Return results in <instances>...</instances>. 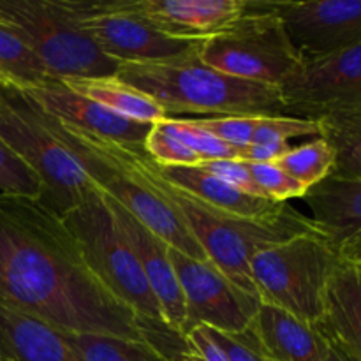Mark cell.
Wrapping results in <instances>:
<instances>
[{
    "mask_svg": "<svg viewBox=\"0 0 361 361\" xmlns=\"http://www.w3.org/2000/svg\"><path fill=\"white\" fill-rule=\"evenodd\" d=\"M159 129L168 133L180 143L185 145L189 150H192L201 161H214V159H240L242 148L231 147L224 143L208 130L201 129L190 118H166L162 122L155 123Z\"/></svg>",
    "mask_w": 361,
    "mask_h": 361,
    "instance_id": "27",
    "label": "cell"
},
{
    "mask_svg": "<svg viewBox=\"0 0 361 361\" xmlns=\"http://www.w3.org/2000/svg\"><path fill=\"white\" fill-rule=\"evenodd\" d=\"M0 21L23 39L51 80L116 76L120 63L95 46L59 0H0Z\"/></svg>",
    "mask_w": 361,
    "mask_h": 361,
    "instance_id": "7",
    "label": "cell"
},
{
    "mask_svg": "<svg viewBox=\"0 0 361 361\" xmlns=\"http://www.w3.org/2000/svg\"><path fill=\"white\" fill-rule=\"evenodd\" d=\"M168 254L185 302L183 335L201 326L228 335L249 330L259 300L231 284L210 261H196L173 247Z\"/></svg>",
    "mask_w": 361,
    "mask_h": 361,
    "instance_id": "12",
    "label": "cell"
},
{
    "mask_svg": "<svg viewBox=\"0 0 361 361\" xmlns=\"http://www.w3.org/2000/svg\"><path fill=\"white\" fill-rule=\"evenodd\" d=\"M204 330L210 335L212 341L224 351L229 361H267L261 356V353L257 351L249 331H243V334L238 335H228L210 330V328H204Z\"/></svg>",
    "mask_w": 361,
    "mask_h": 361,
    "instance_id": "34",
    "label": "cell"
},
{
    "mask_svg": "<svg viewBox=\"0 0 361 361\" xmlns=\"http://www.w3.org/2000/svg\"><path fill=\"white\" fill-rule=\"evenodd\" d=\"M324 361H345V360L342 358V356H338L335 351H331V349H328L326 356H324Z\"/></svg>",
    "mask_w": 361,
    "mask_h": 361,
    "instance_id": "36",
    "label": "cell"
},
{
    "mask_svg": "<svg viewBox=\"0 0 361 361\" xmlns=\"http://www.w3.org/2000/svg\"><path fill=\"white\" fill-rule=\"evenodd\" d=\"M200 42L161 62L120 63L115 78L154 99L166 118L286 116L277 87L214 69L201 60Z\"/></svg>",
    "mask_w": 361,
    "mask_h": 361,
    "instance_id": "3",
    "label": "cell"
},
{
    "mask_svg": "<svg viewBox=\"0 0 361 361\" xmlns=\"http://www.w3.org/2000/svg\"><path fill=\"white\" fill-rule=\"evenodd\" d=\"M35 109L49 133L55 134L56 140L76 157L90 182L102 194L115 200L169 247L196 261H208L207 254L183 224L182 217L159 196L140 169L129 161L122 145L66 126L41 111L37 106Z\"/></svg>",
    "mask_w": 361,
    "mask_h": 361,
    "instance_id": "4",
    "label": "cell"
},
{
    "mask_svg": "<svg viewBox=\"0 0 361 361\" xmlns=\"http://www.w3.org/2000/svg\"><path fill=\"white\" fill-rule=\"evenodd\" d=\"M152 166L161 178L175 185L176 189L190 194L215 210L236 215V217H270V215L281 214L288 204L274 203L270 200L240 192L238 189L228 185L200 166H159L154 161H152Z\"/></svg>",
    "mask_w": 361,
    "mask_h": 361,
    "instance_id": "21",
    "label": "cell"
},
{
    "mask_svg": "<svg viewBox=\"0 0 361 361\" xmlns=\"http://www.w3.org/2000/svg\"><path fill=\"white\" fill-rule=\"evenodd\" d=\"M23 94L41 111L48 113L59 122L116 145L143 147L152 129V123L123 118L99 102L76 94L63 81L51 80L41 87L23 90Z\"/></svg>",
    "mask_w": 361,
    "mask_h": 361,
    "instance_id": "14",
    "label": "cell"
},
{
    "mask_svg": "<svg viewBox=\"0 0 361 361\" xmlns=\"http://www.w3.org/2000/svg\"><path fill=\"white\" fill-rule=\"evenodd\" d=\"M249 168L261 194L274 203H288L289 200L302 197L305 194L307 189L302 183L296 182L275 164L249 162Z\"/></svg>",
    "mask_w": 361,
    "mask_h": 361,
    "instance_id": "30",
    "label": "cell"
},
{
    "mask_svg": "<svg viewBox=\"0 0 361 361\" xmlns=\"http://www.w3.org/2000/svg\"><path fill=\"white\" fill-rule=\"evenodd\" d=\"M312 328L345 361H361V261H338Z\"/></svg>",
    "mask_w": 361,
    "mask_h": 361,
    "instance_id": "18",
    "label": "cell"
},
{
    "mask_svg": "<svg viewBox=\"0 0 361 361\" xmlns=\"http://www.w3.org/2000/svg\"><path fill=\"white\" fill-rule=\"evenodd\" d=\"M277 88L286 116L319 122L361 109V44L302 62Z\"/></svg>",
    "mask_w": 361,
    "mask_h": 361,
    "instance_id": "11",
    "label": "cell"
},
{
    "mask_svg": "<svg viewBox=\"0 0 361 361\" xmlns=\"http://www.w3.org/2000/svg\"><path fill=\"white\" fill-rule=\"evenodd\" d=\"M200 168H203L204 171L212 173L217 178H221L222 182H226L228 185L235 187L240 192H245L249 196L256 197H267L261 194L259 187H257L256 180H254L252 173H250L249 162L240 161V159H214V161H201Z\"/></svg>",
    "mask_w": 361,
    "mask_h": 361,
    "instance_id": "33",
    "label": "cell"
},
{
    "mask_svg": "<svg viewBox=\"0 0 361 361\" xmlns=\"http://www.w3.org/2000/svg\"><path fill=\"white\" fill-rule=\"evenodd\" d=\"M0 302L74 334L141 341L136 314L94 275L62 217L0 194Z\"/></svg>",
    "mask_w": 361,
    "mask_h": 361,
    "instance_id": "1",
    "label": "cell"
},
{
    "mask_svg": "<svg viewBox=\"0 0 361 361\" xmlns=\"http://www.w3.org/2000/svg\"><path fill=\"white\" fill-rule=\"evenodd\" d=\"M334 152L328 147L323 137H316L312 141L291 147L279 161L274 164L291 178L302 183L305 189L316 185L334 171Z\"/></svg>",
    "mask_w": 361,
    "mask_h": 361,
    "instance_id": "26",
    "label": "cell"
},
{
    "mask_svg": "<svg viewBox=\"0 0 361 361\" xmlns=\"http://www.w3.org/2000/svg\"><path fill=\"white\" fill-rule=\"evenodd\" d=\"M62 219L76 238L88 268L104 288L137 317L164 321L159 302L101 190L92 187L81 203Z\"/></svg>",
    "mask_w": 361,
    "mask_h": 361,
    "instance_id": "8",
    "label": "cell"
},
{
    "mask_svg": "<svg viewBox=\"0 0 361 361\" xmlns=\"http://www.w3.org/2000/svg\"><path fill=\"white\" fill-rule=\"evenodd\" d=\"M302 62L361 44V0H267Z\"/></svg>",
    "mask_w": 361,
    "mask_h": 361,
    "instance_id": "13",
    "label": "cell"
},
{
    "mask_svg": "<svg viewBox=\"0 0 361 361\" xmlns=\"http://www.w3.org/2000/svg\"><path fill=\"white\" fill-rule=\"evenodd\" d=\"M76 94L99 102L109 111L141 123H159L166 120V113L161 106L141 94L136 88L129 87L118 78H95V80H67L63 81Z\"/></svg>",
    "mask_w": 361,
    "mask_h": 361,
    "instance_id": "22",
    "label": "cell"
},
{
    "mask_svg": "<svg viewBox=\"0 0 361 361\" xmlns=\"http://www.w3.org/2000/svg\"><path fill=\"white\" fill-rule=\"evenodd\" d=\"M0 194L39 201L42 196L41 180L34 171L0 141Z\"/></svg>",
    "mask_w": 361,
    "mask_h": 361,
    "instance_id": "28",
    "label": "cell"
},
{
    "mask_svg": "<svg viewBox=\"0 0 361 361\" xmlns=\"http://www.w3.org/2000/svg\"><path fill=\"white\" fill-rule=\"evenodd\" d=\"M261 116H221V118H190L201 129L208 130L231 147H247L252 143L254 130Z\"/></svg>",
    "mask_w": 361,
    "mask_h": 361,
    "instance_id": "32",
    "label": "cell"
},
{
    "mask_svg": "<svg viewBox=\"0 0 361 361\" xmlns=\"http://www.w3.org/2000/svg\"><path fill=\"white\" fill-rule=\"evenodd\" d=\"M4 87H6V85H4L2 80H0V88H4Z\"/></svg>",
    "mask_w": 361,
    "mask_h": 361,
    "instance_id": "37",
    "label": "cell"
},
{
    "mask_svg": "<svg viewBox=\"0 0 361 361\" xmlns=\"http://www.w3.org/2000/svg\"><path fill=\"white\" fill-rule=\"evenodd\" d=\"M0 80L16 90L41 87L51 81L41 60L34 55L23 39L0 21Z\"/></svg>",
    "mask_w": 361,
    "mask_h": 361,
    "instance_id": "24",
    "label": "cell"
},
{
    "mask_svg": "<svg viewBox=\"0 0 361 361\" xmlns=\"http://www.w3.org/2000/svg\"><path fill=\"white\" fill-rule=\"evenodd\" d=\"M321 137L334 152V171L341 178L361 180V109L319 120Z\"/></svg>",
    "mask_w": 361,
    "mask_h": 361,
    "instance_id": "23",
    "label": "cell"
},
{
    "mask_svg": "<svg viewBox=\"0 0 361 361\" xmlns=\"http://www.w3.org/2000/svg\"><path fill=\"white\" fill-rule=\"evenodd\" d=\"M0 141L37 175L42 185L37 203L59 217L76 208L94 187L83 166L49 133L35 106L16 88H0Z\"/></svg>",
    "mask_w": 361,
    "mask_h": 361,
    "instance_id": "5",
    "label": "cell"
},
{
    "mask_svg": "<svg viewBox=\"0 0 361 361\" xmlns=\"http://www.w3.org/2000/svg\"><path fill=\"white\" fill-rule=\"evenodd\" d=\"M0 361H81L63 331L0 302Z\"/></svg>",
    "mask_w": 361,
    "mask_h": 361,
    "instance_id": "20",
    "label": "cell"
},
{
    "mask_svg": "<svg viewBox=\"0 0 361 361\" xmlns=\"http://www.w3.org/2000/svg\"><path fill=\"white\" fill-rule=\"evenodd\" d=\"M338 261L326 238L300 235L254 254L250 274L261 303L279 307L314 326L323 312L326 284Z\"/></svg>",
    "mask_w": 361,
    "mask_h": 361,
    "instance_id": "6",
    "label": "cell"
},
{
    "mask_svg": "<svg viewBox=\"0 0 361 361\" xmlns=\"http://www.w3.org/2000/svg\"><path fill=\"white\" fill-rule=\"evenodd\" d=\"M63 13L118 63H147L173 59L192 49L200 41L168 37L122 0H59Z\"/></svg>",
    "mask_w": 361,
    "mask_h": 361,
    "instance_id": "10",
    "label": "cell"
},
{
    "mask_svg": "<svg viewBox=\"0 0 361 361\" xmlns=\"http://www.w3.org/2000/svg\"><path fill=\"white\" fill-rule=\"evenodd\" d=\"M143 148L148 157L159 166H197L201 162V159L192 150L159 129L155 123L145 140Z\"/></svg>",
    "mask_w": 361,
    "mask_h": 361,
    "instance_id": "31",
    "label": "cell"
},
{
    "mask_svg": "<svg viewBox=\"0 0 361 361\" xmlns=\"http://www.w3.org/2000/svg\"><path fill=\"white\" fill-rule=\"evenodd\" d=\"M122 147L159 196L182 217L208 261L231 284L254 298L259 300L250 274L254 254L300 235H321L310 217L300 214L291 204H286L281 214L259 219L236 217L215 210L161 178L143 147Z\"/></svg>",
    "mask_w": 361,
    "mask_h": 361,
    "instance_id": "2",
    "label": "cell"
},
{
    "mask_svg": "<svg viewBox=\"0 0 361 361\" xmlns=\"http://www.w3.org/2000/svg\"><path fill=\"white\" fill-rule=\"evenodd\" d=\"M102 196L115 217L123 240L136 257L155 300L159 302L164 323L182 334L183 323H185V302H183L178 279L169 261V245L162 242L155 233H152L147 226L141 224L126 208L120 207L115 200L106 194Z\"/></svg>",
    "mask_w": 361,
    "mask_h": 361,
    "instance_id": "15",
    "label": "cell"
},
{
    "mask_svg": "<svg viewBox=\"0 0 361 361\" xmlns=\"http://www.w3.org/2000/svg\"><path fill=\"white\" fill-rule=\"evenodd\" d=\"M267 361H324L328 345L310 324L261 303L247 330Z\"/></svg>",
    "mask_w": 361,
    "mask_h": 361,
    "instance_id": "19",
    "label": "cell"
},
{
    "mask_svg": "<svg viewBox=\"0 0 361 361\" xmlns=\"http://www.w3.org/2000/svg\"><path fill=\"white\" fill-rule=\"evenodd\" d=\"M291 148L289 143H250L242 148L240 161L261 162V164H274Z\"/></svg>",
    "mask_w": 361,
    "mask_h": 361,
    "instance_id": "35",
    "label": "cell"
},
{
    "mask_svg": "<svg viewBox=\"0 0 361 361\" xmlns=\"http://www.w3.org/2000/svg\"><path fill=\"white\" fill-rule=\"evenodd\" d=\"M63 338L81 361H166L143 341L74 331H63Z\"/></svg>",
    "mask_w": 361,
    "mask_h": 361,
    "instance_id": "25",
    "label": "cell"
},
{
    "mask_svg": "<svg viewBox=\"0 0 361 361\" xmlns=\"http://www.w3.org/2000/svg\"><path fill=\"white\" fill-rule=\"evenodd\" d=\"M204 63L229 76L277 87L302 63L282 21L267 0L247 2L245 13L226 30L200 42Z\"/></svg>",
    "mask_w": 361,
    "mask_h": 361,
    "instance_id": "9",
    "label": "cell"
},
{
    "mask_svg": "<svg viewBox=\"0 0 361 361\" xmlns=\"http://www.w3.org/2000/svg\"><path fill=\"white\" fill-rule=\"evenodd\" d=\"M321 137V123L295 116H261L252 143H288L293 137Z\"/></svg>",
    "mask_w": 361,
    "mask_h": 361,
    "instance_id": "29",
    "label": "cell"
},
{
    "mask_svg": "<svg viewBox=\"0 0 361 361\" xmlns=\"http://www.w3.org/2000/svg\"><path fill=\"white\" fill-rule=\"evenodd\" d=\"M302 200L312 224L342 261H361V180L328 175L309 187Z\"/></svg>",
    "mask_w": 361,
    "mask_h": 361,
    "instance_id": "16",
    "label": "cell"
},
{
    "mask_svg": "<svg viewBox=\"0 0 361 361\" xmlns=\"http://www.w3.org/2000/svg\"><path fill=\"white\" fill-rule=\"evenodd\" d=\"M168 37L203 41L226 30L245 13L247 0H122Z\"/></svg>",
    "mask_w": 361,
    "mask_h": 361,
    "instance_id": "17",
    "label": "cell"
}]
</instances>
